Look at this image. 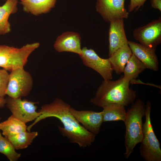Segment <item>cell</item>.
I'll return each mask as SVG.
<instances>
[{
	"label": "cell",
	"mask_w": 161,
	"mask_h": 161,
	"mask_svg": "<svg viewBox=\"0 0 161 161\" xmlns=\"http://www.w3.org/2000/svg\"><path fill=\"white\" fill-rule=\"evenodd\" d=\"M70 106L62 99L56 98L52 102L45 104L38 111L40 114L34 122L27 127L30 131L38 122L47 117L58 118L63 127H58L59 131L72 143H77L80 147L90 145L95 140L96 135L86 129L75 119L70 111Z\"/></svg>",
	"instance_id": "1"
},
{
	"label": "cell",
	"mask_w": 161,
	"mask_h": 161,
	"mask_svg": "<svg viewBox=\"0 0 161 161\" xmlns=\"http://www.w3.org/2000/svg\"><path fill=\"white\" fill-rule=\"evenodd\" d=\"M129 83L123 75L116 80H104L90 102L102 108L111 104L127 106L134 102L136 97V91L130 87Z\"/></svg>",
	"instance_id": "2"
},
{
	"label": "cell",
	"mask_w": 161,
	"mask_h": 161,
	"mask_svg": "<svg viewBox=\"0 0 161 161\" xmlns=\"http://www.w3.org/2000/svg\"><path fill=\"white\" fill-rule=\"evenodd\" d=\"M144 103L138 99L132 103L126 112L124 121L126 126L124 154L126 158L129 157L136 145L141 143L143 137L142 118L145 116Z\"/></svg>",
	"instance_id": "3"
},
{
	"label": "cell",
	"mask_w": 161,
	"mask_h": 161,
	"mask_svg": "<svg viewBox=\"0 0 161 161\" xmlns=\"http://www.w3.org/2000/svg\"><path fill=\"white\" fill-rule=\"evenodd\" d=\"M151 106L148 101L145 106V120L143 124V137L140 148V154L146 161H161L160 143L154 132L150 117Z\"/></svg>",
	"instance_id": "4"
},
{
	"label": "cell",
	"mask_w": 161,
	"mask_h": 161,
	"mask_svg": "<svg viewBox=\"0 0 161 161\" xmlns=\"http://www.w3.org/2000/svg\"><path fill=\"white\" fill-rule=\"evenodd\" d=\"M33 51L32 47L29 44L20 48L0 45V67L10 72L24 68Z\"/></svg>",
	"instance_id": "5"
},
{
	"label": "cell",
	"mask_w": 161,
	"mask_h": 161,
	"mask_svg": "<svg viewBox=\"0 0 161 161\" xmlns=\"http://www.w3.org/2000/svg\"><path fill=\"white\" fill-rule=\"evenodd\" d=\"M33 80L31 74L24 68L13 70L9 74L6 95L13 98L28 95L31 91Z\"/></svg>",
	"instance_id": "6"
},
{
	"label": "cell",
	"mask_w": 161,
	"mask_h": 161,
	"mask_svg": "<svg viewBox=\"0 0 161 161\" xmlns=\"http://www.w3.org/2000/svg\"><path fill=\"white\" fill-rule=\"evenodd\" d=\"M134 38L146 47L155 49L161 43V17L135 29Z\"/></svg>",
	"instance_id": "7"
},
{
	"label": "cell",
	"mask_w": 161,
	"mask_h": 161,
	"mask_svg": "<svg viewBox=\"0 0 161 161\" xmlns=\"http://www.w3.org/2000/svg\"><path fill=\"white\" fill-rule=\"evenodd\" d=\"M6 99V104L12 115L25 123L34 120L40 114L36 111L37 106L35 104L37 102L22 100L21 98L9 97Z\"/></svg>",
	"instance_id": "8"
},
{
	"label": "cell",
	"mask_w": 161,
	"mask_h": 161,
	"mask_svg": "<svg viewBox=\"0 0 161 161\" xmlns=\"http://www.w3.org/2000/svg\"><path fill=\"white\" fill-rule=\"evenodd\" d=\"M79 55L83 64L97 72L104 80H112L113 70L109 58H100L93 49L84 47Z\"/></svg>",
	"instance_id": "9"
},
{
	"label": "cell",
	"mask_w": 161,
	"mask_h": 161,
	"mask_svg": "<svg viewBox=\"0 0 161 161\" xmlns=\"http://www.w3.org/2000/svg\"><path fill=\"white\" fill-rule=\"evenodd\" d=\"M125 0H97L96 11L110 23L118 19H126L129 13L125 7Z\"/></svg>",
	"instance_id": "10"
},
{
	"label": "cell",
	"mask_w": 161,
	"mask_h": 161,
	"mask_svg": "<svg viewBox=\"0 0 161 161\" xmlns=\"http://www.w3.org/2000/svg\"><path fill=\"white\" fill-rule=\"evenodd\" d=\"M70 111L75 119L86 130L95 134L100 131L103 122L102 111L99 112L91 110H77L71 107Z\"/></svg>",
	"instance_id": "11"
},
{
	"label": "cell",
	"mask_w": 161,
	"mask_h": 161,
	"mask_svg": "<svg viewBox=\"0 0 161 161\" xmlns=\"http://www.w3.org/2000/svg\"><path fill=\"white\" fill-rule=\"evenodd\" d=\"M109 31V56L127 43L123 19L113 20L110 22Z\"/></svg>",
	"instance_id": "12"
},
{
	"label": "cell",
	"mask_w": 161,
	"mask_h": 161,
	"mask_svg": "<svg viewBox=\"0 0 161 161\" xmlns=\"http://www.w3.org/2000/svg\"><path fill=\"white\" fill-rule=\"evenodd\" d=\"M132 53L145 65L146 68L154 71L159 69V62L155 49L145 47L132 41H128Z\"/></svg>",
	"instance_id": "13"
},
{
	"label": "cell",
	"mask_w": 161,
	"mask_h": 161,
	"mask_svg": "<svg viewBox=\"0 0 161 161\" xmlns=\"http://www.w3.org/2000/svg\"><path fill=\"white\" fill-rule=\"evenodd\" d=\"M58 52H70L78 54L82 53L81 48V38L76 32H68L63 33L57 38L54 45Z\"/></svg>",
	"instance_id": "14"
},
{
	"label": "cell",
	"mask_w": 161,
	"mask_h": 161,
	"mask_svg": "<svg viewBox=\"0 0 161 161\" xmlns=\"http://www.w3.org/2000/svg\"><path fill=\"white\" fill-rule=\"evenodd\" d=\"M57 0H20L23 10L34 16L47 13L54 7Z\"/></svg>",
	"instance_id": "15"
},
{
	"label": "cell",
	"mask_w": 161,
	"mask_h": 161,
	"mask_svg": "<svg viewBox=\"0 0 161 161\" xmlns=\"http://www.w3.org/2000/svg\"><path fill=\"white\" fill-rule=\"evenodd\" d=\"M132 54L128 43L119 48L108 58L116 73L118 75L123 73L124 67Z\"/></svg>",
	"instance_id": "16"
},
{
	"label": "cell",
	"mask_w": 161,
	"mask_h": 161,
	"mask_svg": "<svg viewBox=\"0 0 161 161\" xmlns=\"http://www.w3.org/2000/svg\"><path fill=\"white\" fill-rule=\"evenodd\" d=\"M18 0H7L0 6V35H4L11 30L10 24L8 21L10 15L17 11Z\"/></svg>",
	"instance_id": "17"
},
{
	"label": "cell",
	"mask_w": 161,
	"mask_h": 161,
	"mask_svg": "<svg viewBox=\"0 0 161 161\" xmlns=\"http://www.w3.org/2000/svg\"><path fill=\"white\" fill-rule=\"evenodd\" d=\"M26 123L12 115L6 120L0 123V130L5 137L18 134L27 129Z\"/></svg>",
	"instance_id": "18"
},
{
	"label": "cell",
	"mask_w": 161,
	"mask_h": 161,
	"mask_svg": "<svg viewBox=\"0 0 161 161\" xmlns=\"http://www.w3.org/2000/svg\"><path fill=\"white\" fill-rule=\"evenodd\" d=\"M125 106L119 104H111L102 107L103 122L121 120L124 122L126 116Z\"/></svg>",
	"instance_id": "19"
},
{
	"label": "cell",
	"mask_w": 161,
	"mask_h": 161,
	"mask_svg": "<svg viewBox=\"0 0 161 161\" xmlns=\"http://www.w3.org/2000/svg\"><path fill=\"white\" fill-rule=\"evenodd\" d=\"M146 69L144 64L132 54L124 67L123 76L131 82Z\"/></svg>",
	"instance_id": "20"
},
{
	"label": "cell",
	"mask_w": 161,
	"mask_h": 161,
	"mask_svg": "<svg viewBox=\"0 0 161 161\" xmlns=\"http://www.w3.org/2000/svg\"><path fill=\"white\" fill-rule=\"evenodd\" d=\"M38 135L37 131L30 132L26 131L9 137L7 138L12 144L16 149H20L27 147Z\"/></svg>",
	"instance_id": "21"
},
{
	"label": "cell",
	"mask_w": 161,
	"mask_h": 161,
	"mask_svg": "<svg viewBox=\"0 0 161 161\" xmlns=\"http://www.w3.org/2000/svg\"><path fill=\"white\" fill-rule=\"evenodd\" d=\"M15 148L10 141L6 137L0 138V153L5 155L10 161H16L21 156V154L15 151Z\"/></svg>",
	"instance_id": "22"
},
{
	"label": "cell",
	"mask_w": 161,
	"mask_h": 161,
	"mask_svg": "<svg viewBox=\"0 0 161 161\" xmlns=\"http://www.w3.org/2000/svg\"><path fill=\"white\" fill-rule=\"evenodd\" d=\"M9 74L4 69H0V97H4L6 95Z\"/></svg>",
	"instance_id": "23"
},
{
	"label": "cell",
	"mask_w": 161,
	"mask_h": 161,
	"mask_svg": "<svg viewBox=\"0 0 161 161\" xmlns=\"http://www.w3.org/2000/svg\"><path fill=\"white\" fill-rule=\"evenodd\" d=\"M147 0H130L128 6V12H136L143 7Z\"/></svg>",
	"instance_id": "24"
},
{
	"label": "cell",
	"mask_w": 161,
	"mask_h": 161,
	"mask_svg": "<svg viewBox=\"0 0 161 161\" xmlns=\"http://www.w3.org/2000/svg\"><path fill=\"white\" fill-rule=\"evenodd\" d=\"M151 7L161 11V0H151Z\"/></svg>",
	"instance_id": "25"
},
{
	"label": "cell",
	"mask_w": 161,
	"mask_h": 161,
	"mask_svg": "<svg viewBox=\"0 0 161 161\" xmlns=\"http://www.w3.org/2000/svg\"><path fill=\"white\" fill-rule=\"evenodd\" d=\"M6 104V99L4 97H0V108L3 107Z\"/></svg>",
	"instance_id": "26"
},
{
	"label": "cell",
	"mask_w": 161,
	"mask_h": 161,
	"mask_svg": "<svg viewBox=\"0 0 161 161\" xmlns=\"http://www.w3.org/2000/svg\"><path fill=\"white\" fill-rule=\"evenodd\" d=\"M2 137V135H1V133H0V138H1V137Z\"/></svg>",
	"instance_id": "27"
},
{
	"label": "cell",
	"mask_w": 161,
	"mask_h": 161,
	"mask_svg": "<svg viewBox=\"0 0 161 161\" xmlns=\"http://www.w3.org/2000/svg\"><path fill=\"white\" fill-rule=\"evenodd\" d=\"M1 118L0 117V120Z\"/></svg>",
	"instance_id": "28"
}]
</instances>
